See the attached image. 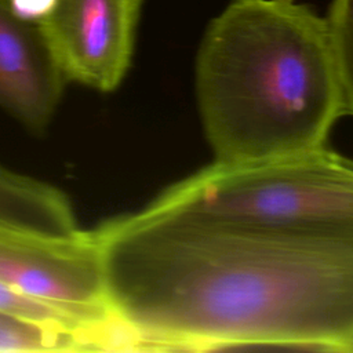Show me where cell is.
<instances>
[{"label":"cell","mask_w":353,"mask_h":353,"mask_svg":"<svg viewBox=\"0 0 353 353\" xmlns=\"http://www.w3.org/2000/svg\"><path fill=\"white\" fill-rule=\"evenodd\" d=\"M128 352H353V229L165 205L94 228Z\"/></svg>","instance_id":"6da1fadb"},{"label":"cell","mask_w":353,"mask_h":353,"mask_svg":"<svg viewBox=\"0 0 353 353\" xmlns=\"http://www.w3.org/2000/svg\"><path fill=\"white\" fill-rule=\"evenodd\" d=\"M194 88L219 163L327 145L345 114L327 21L291 0L232 1L205 29Z\"/></svg>","instance_id":"7a4b0ae2"},{"label":"cell","mask_w":353,"mask_h":353,"mask_svg":"<svg viewBox=\"0 0 353 353\" xmlns=\"http://www.w3.org/2000/svg\"><path fill=\"white\" fill-rule=\"evenodd\" d=\"M154 200L274 223L353 229V160L323 145L265 161H214Z\"/></svg>","instance_id":"3957f363"},{"label":"cell","mask_w":353,"mask_h":353,"mask_svg":"<svg viewBox=\"0 0 353 353\" xmlns=\"http://www.w3.org/2000/svg\"><path fill=\"white\" fill-rule=\"evenodd\" d=\"M0 284L61 317L92 350H127L106 299L94 229L47 232L0 222Z\"/></svg>","instance_id":"277c9868"},{"label":"cell","mask_w":353,"mask_h":353,"mask_svg":"<svg viewBox=\"0 0 353 353\" xmlns=\"http://www.w3.org/2000/svg\"><path fill=\"white\" fill-rule=\"evenodd\" d=\"M143 0H55L39 23L68 81L110 92L131 65Z\"/></svg>","instance_id":"5b68a950"},{"label":"cell","mask_w":353,"mask_h":353,"mask_svg":"<svg viewBox=\"0 0 353 353\" xmlns=\"http://www.w3.org/2000/svg\"><path fill=\"white\" fill-rule=\"evenodd\" d=\"M68 83L41 26L0 0V108L33 132L51 121Z\"/></svg>","instance_id":"8992f818"},{"label":"cell","mask_w":353,"mask_h":353,"mask_svg":"<svg viewBox=\"0 0 353 353\" xmlns=\"http://www.w3.org/2000/svg\"><path fill=\"white\" fill-rule=\"evenodd\" d=\"M0 222L57 233L79 229L72 203L61 189L1 164Z\"/></svg>","instance_id":"52a82bcc"},{"label":"cell","mask_w":353,"mask_h":353,"mask_svg":"<svg viewBox=\"0 0 353 353\" xmlns=\"http://www.w3.org/2000/svg\"><path fill=\"white\" fill-rule=\"evenodd\" d=\"M87 350V341L73 330L0 309V353Z\"/></svg>","instance_id":"ba28073f"},{"label":"cell","mask_w":353,"mask_h":353,"mask_svg":"<svg viewBox=\"0 0 353 353\" xmlns=\"http://www.w3.org/2000/svg\"><path fill=\"white\" fill-rule=\"evenodd\" d=\"M325 21L345 114L353 116V0H334Z\"/></svg>","instance_id":"9c48e42d"},{"label":"cell","mask_w":353,"mask_h":353,"mask_svg":"<svg viewBox=\"0 0 353 353\" xmlns=\"http://www.w3.org/2000/svg\"><path fill=\"white\" fill-rule=\"evenodd\" d=\"M0 309L21 314V316L37 320V321L58 324V325H63L69 330H73L70 325H68L61 317H58L51 310H48V309L34 303V302H30V301H28L22 296L8 291L1 284H0ZM73 331H76V330H73Z\"/></svg>","instance_id":"30bf717a"},{"label":"cell","mask_w":353,"mask_h":353,"mask_svg":"<svg viewBox=\"0 0 353 353\" xmlns=\"http://www.w3.org/2000/svg\"><path fill=\"white\" fill-rule=\"evenodd\" d=\"M10 3L19 17L40 22L48 15L55 0H10Z\"/></svg>","instance_id":"8fae6325"}]
</instances>
